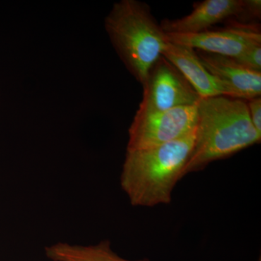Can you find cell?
I'll use <instances>...</instances> for the list:
<instances>
[{
	"mask_svg": "<svg viewBox=\"0 0 261 261\" xmlns=\"http://www.w3.org/2000/svg\"><path fill=\"white\" fill-rule=\"evenodd\" d=\"M260 140L246 100L226 96L202 98L197 104L195 140L183 177L260 143Z\"/></svg>",
	"mask_w": 261,
	"mask_h": 261,
	"instance_id": "obj_1",
	"label": "cell"
},
{
	"mask_svg": "<svg viewBox=\"0 0 261 261\" xmlns=\"http://www.w3.org/2000/svg\"><path fill=\"white\" fill-rule=\"evenodd\" d=\"M195 135L196 128L164 145L126 151L121 185L132 205L152 207L171 203L173 190L184 178Z\"/></svg>",
	"mask_w": 261,
	"mask_h": 261,
	"instance_id": "obj_2",
	"label": "cell"
},
{
	"mask_svg": "<svg viewBox=\"0 0 261 261\" xmlns=\"http://www.w3.org/2000/svg\"><path fill=\"white\" fill-rule=\"evenodd\" d=\"M105 28L120 59L142 85L168 43L149 5L138 0L115 3L105 20Z\"/></svg>",
	"mask_w": 261,
	"mask_h": 261,
	"instance_id": "obj_3",
	"label": "cell"
},
{
	"mask_svg": "<svg viewBox=\"0 0 261 261\" xmlns=\"http://www.w3.org/2000/svg\"><path fill=\"white\" fill-rule=\"evenodd\" d=\"M143 87V97L136 116L196 106L201 97L177 68L163 56L151 67Z\"/></svg>",
	"mask_w": 261,
	"mask_h": 261,
	"instance_id": "obj_4",
	"label": "cell"
},
{
	"mask_svg": "<svg viewBox=\"0 0 261 261\" xmlns=\"http://www.w3.org/2000/svg\"><path fill=\"white\" fill-rule=\"evenodd\" d=\"M197 105L136 116L128 129L127 150L152 148L179 140L197 126Z\"/></svg>",
	"mask_w": 261,
	"mask_h": 261,
	"instance_id": "obj_5",
	"label": "cell"
},
{
	"mask_svg": "<svg viewBox=\"0 0 261 261\" xmlns=\"http://www.w3.org/2000/svg\"><path fill=\"white\" fill-rule=\"evenodd\" d=\"M167 40L191 49L235 58L252 46L261 44V34L255 24L233 22L230 27L193 34H167Z\"/></svg>",
	"mask_w": 261,
	"mask_h": 261,
	"instance_id": "obj_6",
	"label": "cell"
},
{
	"mask_svg": "<svg viewBox=\"0 0 261 261\" xmlns=\"http://www.w3.org/2000/svg\"><path fill=\"white\" fill-rule=\"evenodd\" d=\"M195 51L206 69L227 87L231 97L247 101L260 97V72L247 69L228 57Z\"/></svg>",
	"mask_w": 261,
	"mask_h": 261,
	"instance_id": "obj_7",
	"label": "cell"
},
{
	"mask_svg": "<svg viewBox=\"0 0 261 261\" xmlns=\"http://www.w3.org/2000/svg\"><path fill=\"white\" fill-rule=\"evenodd\" d=\"M242 0H205L195 3L190 14L175 20L165 19L161 25L167 34H193L208 30L215 24L234 18Z\"/></svg>",
	"mask_w": 261,
	"mask_h": 261,
	"instance_id": "obj_8",
	"label": "cell"
},
{
	"mask_svg": "<svg viewBox=\"0 0 261 261\" xmlns=\"http://www.w3.org/2000/svg\"><path fill=\"white\" fill-rule=\"evenodd\" d=\"M162 56L178 68L201 99L217 96L231 97L227 87L202 64L195 49L168 41Z\"/></svg>",
	"mask_w": 261,
	"mask_h": 261,
	"instance_id": "obj_9",
	"label": "cell"
},
{
	"mask_svg": "<svg viewBox=\"0 0 261 261\" xmlns=\"http://www.w3.org/2000/svg\"><path fill=\"white\" fill-rule=\"evenodd\" d=\"M46 255L53 261H152L149 258L130 260L117 255L109 241L92 246H79L58 243L46 248Z\"/></svg>",
	"mask_w": 261,
	"mask_h": 261,
	"instance_id": "obj_10",
	"label": "cell"
},
{
	"mask_svg": "<svg viewBox=\"0 0 261 261\" xmlns=\"http://www.w3.org/2000/svg\"><path fill=\"white\" fill-rule=\"evenodd\" d=\"M261 16L260 0H242L241 8L235 17V23L241 25H252L250 22L260 20Z\"/></svg>",
	"mask_w": 261,
	"mask_h": 261,
	"instance_id": "obj_11",
	"label": "cell"
},
{
	"mask_svg": "<svg viewBox=\"0 0 261 261\" xmlns=\"http://www.w3.org/2000/svg\"><path fill=\"white\" fill-rule=\"evenodd\" d=\"M233 59L247 69L261 73V44L249 47Z\"/></svg>",
	"mask_w": 261,
	"mask_h": 261,
	"instance_id": "obj_12",
	"label": "cell"
},
{
	"mask_svg": "<svg viewBox=\"0 0 261 261\" xmlns=\"http://www.w3.org/2000/svg\"><path fill=\"white\" fill-rule=\"evenodd\" d=\"M249 115L254 128L261 135V98L255 97L247 101Z\"/></svg>",
	"mask_w": 261,
	"mask_h": 261,
	"instance_id": "obj_13",
	"label": "cell"
},
{
	"mask_svg": "<svg viewBox=\"0 0 261 261\" xmlns=\"http://www.w3.org/2000/svg\"><path fill=\"white\" fill-rule=\"evenodd\" d=\"M259 261H260V260H259Z\"/></svg>",
	"mask_w": 261,
	"mask_h": 261,
	"instance_id": "obj_14",
	"label": "cell"
}]
</instances>
